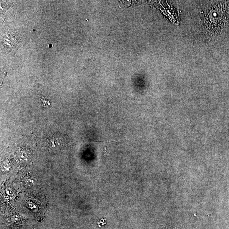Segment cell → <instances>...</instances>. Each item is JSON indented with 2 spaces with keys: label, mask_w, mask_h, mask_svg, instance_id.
<instances>
[{
  "label": "cell",
  "mask_w": 229,
  "mask_h": 229,
  "mask_svg": "<svg viewBox=\"0 0 229 229\" xmlns=\"http://www.w3.org/2000/svg\"><path fill=\"white\" fill-rule=\"evenodd\" d=\"M67 139V135L60 133H55L48 138V144L51 149H60L66 146Z\"/></svg>",
  "instance_id": "obj_1"
},
{
  "label": "cell",
  "mask_w": 229,
  "mask_h": 229,
  "mask_svg": "<svg viewBox=\"0 0 229 229\" xmlns=\"http://www.w3.org/2000/svg\"><path fill=\"white\" fill-rule=\"evenodd\" d=\"M105 224H106V222H105V220H100V221L98 222V225H100V227L102 226H104V225H105Z\"/></svg>",
  "instance_id": "obj_3"
},
{
  "label": "cell",
  "mask_w": 229,
  "mask_h": 229,
  "mask_svg": "<svg viewBox=\"0 0 229 229\" xmlns=\"http://www.w3.org/2000/svg\"><path fill=\"white\" fill-rule=\"evenodd\" d=\"M41 102H42V104H43V106H44V107H48V106L51 105V103L49 102V100H48L46 98H45L44 97H42L41 98Z\"/></svg>",
  "instance_id": "obj_2"
}]
</instances>
